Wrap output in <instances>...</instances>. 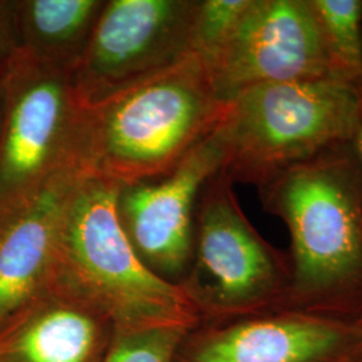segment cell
<instances>
[{
    "label": "cell",
    "instance_id": "obj_20",
    "mask_svg": "<svg viewBox=\"0 0 362 362\" xmlns=\"http://www.w3.org/2000/svg\"><path fill=\"white\" fill-rule=\"evenodd\" d=\"M0 130H1V94H0Z\"/></svg>",
    "mask_w": 362,
    "mask_h": 362
},
{
    "label": "cell",
    "instance_id": "obj_2",
    "mask_svg": "<svg viewBox=\"0 0 362 362\" xmlns=\"http://www.w3.org/2000/svg\"><path fill=\"white\" fill-rule=\"evenodd\" d=\"M226 104L207 69L189 55L100 103L83 106L78 161L117 185L151 180L176 168L219 124Z\"/></svg>",
    "mask_w": 362,
    "mask_h": 362
},
{
    "label": "cell",
    "instance_id": "obj_1",
    "mask_svg": "<svg viewBox=\"0 0 362 362\" xmlns=\"http://www.w3.org/2000/svg\"><path fill=\"white\" fill-rule=\"evenodd\" d=\"M258 189L291 236L285 310L362 321V172L353 145L285 169Z\"/></svg>",
    "mask_w": 362,
    "mask_h": 362
},
{
    "label": "cell",
    "instance_id": "obj_9",
    "mask_svg": "<svg viewBox=\"0 0 362 362\" xmlns=\"http://www.w3.org/2000/svg\"><path fill=\"white\" fill-rule=\"evenodd\" d=\"M223 164L224 145L218 124L176 168L118 188L119 226L136 255L160 279L177 286L184 279L194 254L200 194Z\"/></svg>",
    "mask_w": 362,
    "mask_h": 362
},
{
    "label": "cell",
    "instance_id": "obj_14",
    "mask_svg": "<svg viewBox=\"0 0 362 362\" xmlns=\"http://www.w3.org/2000/svg\"><path fill=\"white\" fill-rule=\"evenodd\" d=\"M344 76L362 82V0H310Z\"/></svg>",
    "mask_w": 362,
    "mask_h": 362
},
{
    "label": "cell",
    "instance_id": "obj_10",
    "mask_svg": "<svg viewBox=\"0 0 362 362\" xmlns=\"http://www.w3.org/2000/svg\"><path fill=\"white\" fill-rule=\"evenodd\" d=\"M362 346V321L279 310L200 324L175 362H346Z\"/></svg>",
    "mask_w": 362,
    "mask_h": 362
},
{
    "label": "cell",
    "instance_id": "obj_7",
    "mask_svg": "<svg viewBox=\"0 0 362 362\" xmlns=\"http://www.w3.org/2000/svg\"><path fill=\"white\" fill-rule=\"evenodd\" d=\"M196 0H106L73 83L82 106L100 103L191 54Z\"/></svg>",
    "mask_w": 362,
    "mask_h": 362
},
{
    "label": "cell",
    "instance_id": "obj_8",
    "mask_svg": "<svg viewBox=\"0 0 362 362\" xmlns=\"http://www.w3.org/2000/svg\"><path fill=\"white\" fill-rule=\"evenodd\" d=\"M206 69L223 103L263 85L350 81L332 55L310 0H252L233 37Z\"/></svg>",
    "mask_w": 362,
    "mask_h": 362
},
{
    "label": "cell",
    "instance_id": "obj_13",
    "mask_svg": "<svg viewBox=\"0 0 362 362\" xmlns=\"http://www.w3.org/2000/svg\"><path fill=\"white\" fill-rule=\"evenodd\" d=\"M106 0H15L19 49L73 73Z\"/></svg>",
    "mask_w": 362,
    "mask_h": 362
},
{
    "label": "cell",
    "instance_id": "obj_16",
    "mask_svg": "<svg viewBox=\"0 0 362 362\" xmlns=\"http://www.w3.org/2000/svg\"><path fill=\"white\" fill-rule=\"evenodd\" d=\"M189 329L163 326L116 330L103 362H175L181 339Z\"/></svg>",
    "mask_w": 362,
    "mask_h": 362
},
{
    "label": "cell",
    "instance_id": "obj_12",
    "mask_svg": "<svg viewBox=\"0 0 362 362\" xmlns=\"http://www.w3.org/2000/svg\"><path fill=\"white\" fill-rule=\"evenodd\" d=\"M115 332L100 313L52 288L0 333V362H103Z\"/></svg>",
    "mask_w": 362,
    "mask_h": 362
},
{
    "label": "cell",
    "instance_id": "obj_11",
    "mask_svg": "<svg viewBox=\"0 0 362 362\" xmlns=\"http://www.w3.org/2000/svg\"><path fill=\"white\" fill-rule=\"evenodd\" d=\"M85 175L70 169L26 204L0 215V333L52 291L61 224Z\"/></svg>",
    "mask_w": 362,
    "mask_h": 362
},
{
    "label": "cell",
    "instance_id": "obj_18",
    "mask_svg": "<svg viewBox=\"0 0 362 362\" xmlns=\"http://www.w3.org/2000/svg\"><path fill=\"white\" fill-rule=\"evenodd\" d=\"M351 145H353L354 153H356L357 161L360 164V168H361L362 172V105L358 124H357V129H356V133H354V139L351 141Z\"/></svg>",
    "mask_w": 362,
    "mask_h": 362
},
{
    "label": "cell",
    "instance_id": "obj_19",
    "mask_svg": "<svg viewBox=\"0 0 362 362\" xmlns=\"http://www.w3.org/2000/svg\"><path fill=\"white\" fill-rule=\"evenodd\" d=\"M346 362H362V346Z\"/></svg>",
    "mask_w": 362,
    "mask_h": 362
},
{
    "label": "cell",
    "instance_id": "obj_5",
    "mask_svg": "<svg viewBox=\"0 0 362 362\" xmlns=\"http://www.w3.org/2000/svg\"><path fill=\"white\" fill-rule=\"evenodd\" d=\"M220 170L203 188L194 219V254L181 290L200 324L285 310L291 284L288 254L254 228Z\"/></svg>",
    "mask_w": 362,
    "mask_h": 362
},
{
    "label": "cell",
    "instance_id": "obj_6",
    "mask_svg": "<svg viewBox=\"0 0 362 362\" xmlns=\"http://www.w3.org/2000/svg\"><path fill=\"white\" fill-rule=\"evenodd\" d=\"M0 215L38 196L78 161L83 106L73 73L23 49L0 70Z\"/></svg>",
    "mask_w": 362,
    "mask_h": 362
},
{
    "label": "cell",
    "instance_id": "obj_17",
    "mask_svg": "<svg viewBox=\"0 0 362 362\" xmlns=\"http://www.w3.org/2000/svg\"><path fill=\"white\" fill-rule=\"evenodd\" d=\"M19 49L13 18V1L0 0V70Z\"/></svg>",
    "mask_w": 362,
    "mask_h": 362
},
{
    "label": "cell",
    "instance_id": "obj_15",
    "mask_svg": "<svg viewBox=\"0 0 362 362\" xmlns=\"http://www.w3.org/2000/svg\"><path fill=\"white\" fill-rule=\"evenodd\" d=\"M252 0H196L191 26V54L204 67L233 37Z\"/></svg>",
    "mask_w": 362,
    "mask_h": 362
},
{
    "label": "cell",
    "instance_id": "obj_4",
    "mask_svg": "<svg viewBox=\"0 0 362 362\" xmlns=\"http://www.w3.org/2000/svg\"><path fill=\"white\" fill-rule=\"evenodd\" d=\"M362 83L322 78L263 85L227 101L219 129L221 170L257 188L296 164L351 144Z\"/></svg>",
    "mask_w": 362,
    "mask_h": 362
},
{
    "label": "cell",
    "instance_id": "obj_3",
    "mask_svg": "<svg viewBox=\"0 0 362 362\" xmlns=\"http://www.w3.org/2000/svg\"><path fill=\"white\" fill-rule=\"evenodd\" d=\"M119 185L85 175L66 207L52 288L100 313L115 330L194 327L199 314L180 286L149 272L117 218Z\"/></svg>",
    "mask_w": 362,
    "mask_h": 362
}]
</instances>
